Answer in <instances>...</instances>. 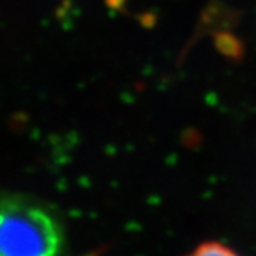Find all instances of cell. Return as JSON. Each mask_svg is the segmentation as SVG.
Wrapping results in <instances>:
<instances>
[{
  "instance_id": "obj_1",
  "label": "cell",
  "mask_w": 256,
  "mask_h": 256,
  "mask_svg": "<svg viewBox=\"0 0 256 256\" xmlns=\"http://www.w3.org/2000/svg\"><path fill=\"white\" fill-rule=\"evenodd\" d=\"M63 242V228L44 205L0 198V256H60Z\"/></svg>"
},
{
  "instance_id": "obj_2",
  "label": "cell",
  "mask_w": 256,
  "mask_h": 256,
  "mask_svg": "<svg viewBox=\"0 0 256 256\" xmlns=\"http://www.w3.org/2000/svg\"><path fill=\"white\" fill-rule=\"evenodd\" d=\"M185 256H240L228 245L218 242V240H208L200 244L198 246H195L190 254Z\"/></svg>"
},
{
  "instance_id": "obj_3",
  "label": "cell",
  "mask_w": 256,
  "mask_h": 256,
  "mask_svg": "<svg viewBox=\"0 0 256 256\" xmlns=\"http://www.w3.org/2000/svg\"></svg>"
}]
</instances>
